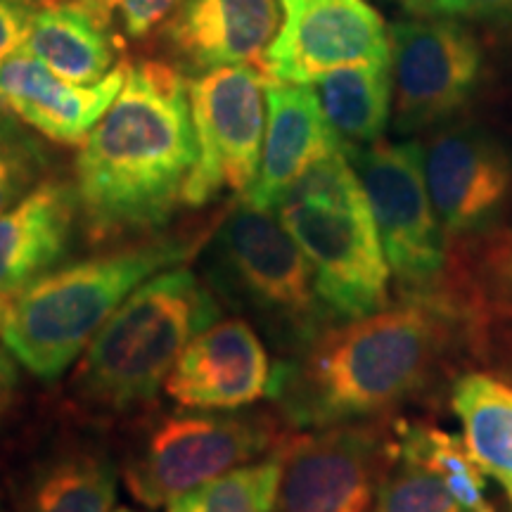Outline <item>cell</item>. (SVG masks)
Masks as SVG:
<instances>
[{
	"label": "cell",
	"instance_id": "obj_26",
	"mask_svg": "<svg viewBox=\"0 0 512 512\" xmlns=\"http://www.w3.org/2000/svg\"><path fill=\"white\" fill-rule=\"evenodd\" d=\"M394 460L377 489L375 512H470L425 465L396 453Z\"/></svg>",
	"mask_w": 512,
	"mask_h": 512
},
{
	"label": "cell",
	"instance_id": "obj_11",
	"mask_svg": "<svg viewBox=\"0 0 512 512\" xmlns=\"http://www.w3.org/2000/svg\"><path fill=\"white\" fill-rule=\"evenodd\" d=\"M394 446L370 425L285 437L273 512H375Z\"/></svg>",
	"mask_w": 512,
	"mask_h": 512
},
{
	"label": "cell",
	"instance_id": "obj_14",
	"mask_svg": "<svg viewBox=\"0 0 512 512\" xmlns=\"http://www.w3.org/2000/svg\"><path fill=\"white\" fill-rule=\"evenodd\" d=\"M273 366L245 318L216 320L185 347L166 394L190 411H238L268 396Z\"/></svg>",
	"mask_w": 512,
	"mask_h": 512
},
{
	"label": "cell",
	"instance_id": "obj_21",
	"mask_svg": "<svg viewBox=\"0 0 512 512\" xmlns=\"http://www.w3.org/2000/svg\"><path fill=\"white\" fill-rule=\"evenodd\" d=\"M311 86L344 152L382 140L394 107L392 62L335 69Z\"/></svg>",
	"mask_w": 512,
	"mask_h": 512
},
{
	"label": "cell",
	"instance_id": "obj_9",
	"mask_svg": "<svg viewBox=\"0 0 512 512\" xmlns=\"http://www.w3.org/2000/svg\"><path fill=\"white\" fill-rule=\"evenodd\" d=\"M266 81L252 64L209 69L188 81L197 159L183 204L204 207L252 188L266 133Z\"/></svg>",
	"mask_w": 512,
	"mask_h": 512
},
{
	"label": "cell",
	"instance_id": "obj_22",
	"mask_svg": "<svg viewBox=\"0 0 512 512\" xmlns=\"http://www.w3.org/2000/svg\"><path fill=\"white\" fill-rule=\"evenodd\" d=\"M451 406L472 456L512 503V384L489 373H467L453 387Z\"/></svg>",
	"mask_w": 512,
	"mask_h": 512
},
{
	"label": "cell",
	"instance_id": "obj_8",
	"mask_svg": "<svg viewBox=\"0 0 512 512\" xmlns=\"http://www.w3.org/2000/svg\"><path fill=\"white\" fill-rule=\"evenodd\" d=\"M366 190L384 256L401 299L439 297L446 238L425 181L422 145L389 143L347 150Z\"/></svg>",
	"mask_w": 512,
	"mask_h": 512
},
{
	"label": "cell",
	"instance_id": "obj_19",
	"mask_svg": "<svg viewBox=\"0 0 512 512\" xmlns=\"http://www.w3.org/2000/svg\"><path fill=\"white\" fill-rule=\"evenodd\" d=\"M439 297L472 335L512 328V230L489 226L448 242Z\"/></svg>",
	"mask_w": 512,
	"mask_h": 512
},
{
	"label": "cell",
	"instance_id": "obj_16",
	"mask_svg": "<svg viewBox=\"0 0 512 512\" xmlns=\"http://www.w3.org/2000/svg\"><path fill=\"white\" fill-rule=\"evenodd\" d=\"M126 67L119 64L102 81L79 86L60 79L24 48L0 62V105L55 143L81 145L119 95Z\"/></svg>",
	"mask_w": 512,
	"mask_h": 512
},
{
	"label": "cell",
	"instance_id": "obj_36",
	"mask_svg": "<svg viewBox=\"0 0 512 512\" xmlns=\"http://www.w3.org/2000/svg\"><path fill=\"white\" fill-rule=\"evenodd\" d=\"M38 5H48V3H53V0H36Z\"/></svg>",
	"mask_w": 512,
	"mask_h": 512
},
{
	"label": "cell",
	"instance_id": "obj_3",
	"mask_svg": "<svg viewBox=\"0 0 512 512\" xmlns=\"http://www.w3.org/2000/svg\"><path fill=\"white\" fill-rule=\"evenodd\" d=\"M195 249L197 240L166 235L46 273L12 297L5 347L36 377L53 380L81 358L102 325L145 280L178 266Z\"/></svg>",
	"mask_w": 512,
	"mask_h": 512
},
{
	"label": "cell",
	"instance_id": "obj_18",
	"mask_svg": "<svg viewBox=\"0 0 512 512\" xmlns=\"http://www.w3.org/2000/svg\"><path fill=\"white\" fill-rule=\"evenodd\" d=\"M79 195L64 181H41L0 214V294L15 297L67 256Z\"/></svg>",
	"mask_w": 512,
	"mask_h": 512
},
{
	"label": "cell",
	"instance_id": "obj_34",
	"mask_svg": "<svg viewBox=\"0 0 512 512\" xmlns=\"http://www.w3.org/2000/svg\"><path fill=\"white\" fill-rule=\"evenodd\" d=\"M10 302H12V297H3V294H0V335H3V328H5V318H8Z\"/></svg>",
	"mask_w": 512,
	"mask_h": 512
},
{
	"label": "cell",
	"instance_id": "obj_6",
	"mask_svg": "<svg viewBox=\"0 0 512 512\" xmlns=\"http://www.w3.org/2000/svg\"><path fill=\"white\" fill-rule=\"evenodd\" d=\"M278 216L309 259L332 318L356 320L387 309L392 271L347 152L313 164L278 204Z\"/></svg>",
	"mask_w": 512,
	"mask_h": 512
},
{
	"label": "cell",
	"instance_id": "obj_27",
	"mask_svg": "<svg viewBox=\"0 0 512 512\" xmlns=\"http://www.w3.org/2000/svg\"><path fill=\"white\" fill-rule=\"evenodd\" d=\"M46 155L15 121L0 117V214L15 207L41 183Z\"/></svg>",
	"mask_w": 512,
	"mask_h": 512
},
{
	"label": "cell",
	"instance_id": "obj_17",
	"mask_svg": "<svg viewBox=\"0 0 512 512\" xmlns=\"http://www.w3.org/2000/svg\"><path fill=\"white\" fill-rule=\"evenodd\" d=\"M280 24V0H181L166 19V43L185 67L202 74L261 64Z\"/></svg>",
	"mask_w": 512,
	"mask_h": 512
},
{
	"label": "cell",
	"instance_id": "obj_31",
	"mask_svg": "<svg viewBox=\"0 0 512 512\" xmlns=\"http://www.w3.org/2000/svg\"><path fill=\"white\" fill-rule=\"evenodd\" d=\"M17 358L12 356L8 347H0V418L8 413L12 399H15L17 384H19V370Z\"/></svg>",
	"mask_w": 512,
	"mask_h": 512
},
{
	"label": "cell",
	"instance_id": "obj_12",
	"mask_svg": "<svg viewBox=\"0 0 512 512\" xmlns=\"http://www.w3.org/2000/svg\"><path fill=\"white\" fill-rule=\"evenodd\" d=\"M283 24L261 72L271 81L313 83L335 69L392 62V43L366 0H280Z\"/></svg>",
	"mask_w": 512,
	"mask_h": 512
},
{
	"label": "cell",
	"instance_id": "obj_2",
	"mask_svg": "<svg viewBox=\"0 0 512 512\" xmlns=\"http://www.w3.org/2000/svg\"><path fill=\"white\" fill-rule=\"evenodd\" d=\"M460 323L441 297L344 320L273 366L268 399L299 427L325 430L392 411L420 392Z\"/></svg>",
	"mask_w": 512,
	"mask_h": 512
},
{
	"label": "cell",
	"instance_id": "obj_30",
	"mask_svg": "<svg viewBox=\"0 0 512 512\" xmlns=\"http://www.w3.org/2000/svg\"><path fill=\"white\" fill-rule=\"evenodd\" d=\"M425 15L512 24V0H432Z\"/></svg>",
	"mask_w": 512,
	"mask_h": 512
},
{
	"label": "cell",
	"instance_id": "obj_37",
	"mask_svg": "<svg viewBox=\"0 0 512 512\" xmlns=\"http://www.w3.org/2000/svg\"><path fill=\"white\" fill-rule=\"evenodd\" d=\"M114 512H136V510H131V508H119V510H114Z\"/></svg>",
	"mask_w": 512,
	"mask_h": 512
},
{
	"label": "cell",
	"instance_id": "obj_35",
	"mask_svg": "<svg viewBox=\"0 0 512 512\" xmlns=\"http://www.w3.org/2000/svg\"><path fill=\"white\" fill-rule=\"evenodd\" d=\"M83 3L93 5L95 10H100V12H105V15H110V0H83Z\"/></svg>",
	"mask_w": 512,
	"mask_h": 512
},
{
	"label": "cell",
	"instance_id": "obj_5",
	"mask_svg": "<svg viewBox=\"0 0 512 512\" xmlns=\"http://www.w3.org/2000/svg\"><path fill=\"white\" fill-rule=\"evenodd\" d=\"M211 292L240 311L283 354L309 347L332 318L316 290L313 268L290 230L268 209L242 202L202 249Z\"/></svg>",
	"mask_w": 512,
	"mask_h": 512
},
{
	"label": "cell",
	"instance_id": "obj_20",
	"mask_svg": "<svg viewBox=\"0 0 512 512\" xmlns=\"http://www.w3.org/2000/svg\"><path fill=\"white\" fill-rule=\"evenodd\" d=\"M27 50L69 83L91 86L119 67V38L110 15L83 0H53L34 17Z\"/></svg>",
	"mask_w": 512,
	"mask_h": 512
},
{
	"label": "cell",
	"instance_id": "obj_1",
	"mask_svg": "<svg viewBox=\"0 0 512 512\" xmlns=\"http://www.w3.org/2000/svg\"><path fill=\"white\" fill-rule=\"evenodd\" d=\"M197 159L188 81L174 64L140 60L76 157L81 223L95 245L152 235L183 204Z\"/></svg>",
	"mask_w": 512,
	"mask_h": 512
},
{
	"label": "cell",
	"instance_id": "obj_23",
	"mask_svg": "<svg viewBox=\"0 0 512 512\" xmlns=\"http://www.w3.org/2000/svg\"><path fill=\"white\" fill-rule=\"evenodd\" d=\"M119 472L100 448H72L31 484L24 512H112Z\"/></svg>",
	"mask_w": 512,
	"mask_h": 512
},
{
	"label": "cell",
	"instance_id": "obj_38",
	"mask_svg": "<svg viewBox=\"0 0 512 512\" xmlns=\"http://www.w3.org/2000/svg\"><path fill=\"white\" fill-rule=\"evenodd\" d=\"M0 512H3V510H0Z\"/></svg>",
	"mask_w": 512,
	"mask_h": 512
},
{
	"label": "cell",
	"instance_id": "obj_10",
	"mask_svg": "<svg viewBox=\"0 0 512 512\" xmlns=\"http://www.w3.org/2000/svg\"><path fill=\"white\" fill-rule=\"evenodd\" d=\"M394 128L401 136L451 119L475 93L482 48L456 19H408L389 29Z\"/></svg>",
	"mask_w": 512,
	"mask_h": 512
},
{
	"label": "cell",
	"instance_id": "obj_25",
	"mask_svg": "<svg viewBox=\"0 0 512 512\" xmlns=\"http://www.w3.org/2000/svg\"><path fill=\"white\" fill-rule=\"evenodd\" d=\"M283 441L261 463L240 465L178 496L169 512H273L283 475Z\"/></svg>",
	"mask_w": 512,
	"mask_h": 512
},
{
	"label": "cell",
	"instance_id": "obj_24",
	"mask_svg": "<svg viewBox=\"0 0 512 512\" xmlns=\"http://www.w3.org/2000/svg\"><path fill=\"white\" fill-rule=\"evenodd\" d=\"M394 453L432 470L470 512H494V505L486 498V472L463 437L439 427L413 425L401 432Z\"/></svg>",
	"mask_w": 512,
	"mask_h": 512
},
{
	"label": "cell",
	"instance_id": "obj_32",
	"mask_svg": "<svg viewBox=\"0 0 512 512\" xmlns=\"http://www.w3.org/2000/svg\"><path fill=\"white\" fill-rule=\"evenodd\" d=\"M475 347H479L489 358L494 356L496 363H501V370L512 373V335H503V332H482L475 337Z\"/></svg>",
	"mask_w": 512,
	"mask_h": 512
},
{
	"label": "cell",
	"instance_id": "obj_33",
	"mask_svg": "<svg viewBox=\"0 0 512 512\" xmlns=\"http://www.w3.org/2000/svg\"><path fill=\"white\" fill-rule=\"evenodd\" d=\"M432 0H406V8L411 12H418V15H425L427 8H430Z\"/></svg>",
	"mask_w": 512,
	"mask_h": 512
},
{
	"label": "cell",
	"instance_id": "obj_7",
	"mask_svg": "<svg viewBox=\"0 0 512 512\" xmlns=\"http://www.w3.org/2000/svg\"><path fill=\"white\" fill-rule=\"evenodd\" d=\"M285 434L266 413H176L159 418L124 465L128 494L164 508L211 479L271 453Z\"/></svg>",
	"mask_w": 512,
	"mask_h": 512
},
{
	"label": "cell",
	"instance_id": "obj_13",
	"mask_svg": "<svg viewBox=\"0 0 512 512\" xmlns=\"http://www.w3.org/2000/svg\"><path fill=\"white\" fill-rule=\"evenodd\" d=\"M422 162L446 245L489 228L512 192L508 150L482 128H444L422 145Z\"/></svg>",
	"mask_w": 512,
	"mask_h": 512
},
{
	"label": "cell",
	"instance_id": "obj_29",
	"mask_svg": "<svg viewBox=\"0 0 512 512\" xmlns=\"http://www.w3.org/2000/svg\"><path fill=\"white\" fill-rule=\"evenodd\" d=\"M38 8L36 0H0V62L27 48Z\"/></svg>",
	"mask_w": 512,
	"mask_h": 512
},
{
	"label": "cell",
	"instance_id": "obj_28",
	"mask_svg": "<svg viewBox=\"0 0 512 512\" xmlns=\"http://www.w3.org/2000/svg\"><path fill=\"white\" fill-rule=\"evenodd\" d=\"M181 0H110V15L117 12L121 29L133 41H143L159 24L174 15Z\"/></svg>",
	"mask_w": 512,
	"mask_h": 512
},
{
	"label": "cell",
	"instance_id": "obj_15",
	"mask_svg": "<svg viewBox=\"0 0 512 512\" xmlns=\"http://www.w3.org/2000/svg\"><path fill=\"white\" fill-rule=\"evenodd\" d=\"M344 150L311 83L266 81V133L256 178L242 202L278 209L283 197L313 164Z\"/></svg>",
	"mask_w": 512,
	"mask_h": 512
},
{
	"label": "cell",
	"instance_id": "obj_4",
	"mask_svg": "<svg viewBox=\"0 0 512 512\" xmlns=\"http://www.w3.org/2000/svg\"><path fill=\"white\" fill-rule=\"evenodd\" d=\"M221 311L207 280L190 268L152 275L83 351L72 389L88 406L114 413L152 401L185 347L211 328Z\"/></svg>",
	"mask_w": 512,
	"mask_h": 512
}]
</instances>
